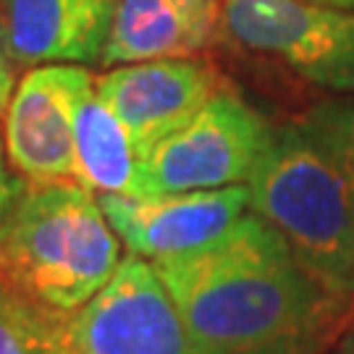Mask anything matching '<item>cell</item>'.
Returning <instances> with one entry per match:
<instances>
[{
  "mask_svg": "<svg viewBox=\"0 0 354 354\" xmlns=\"http://www.w3.org/2000/svg\"><path fill=\"white\" fill-rule=\"evenodd\" d=\"M115 0H0V42L13 68L100 66Z\"/></svg>",
  "mask_w": 354,
  "mask_h": 354,
  "instance_id": "10",
  "label": "cell"
},
{
  "mask_svg": "<svg viewBox=\"0 0 354 354\" xmlns=\"http://www.w3.org/2000/svg\"><path fill=\"white\" fill-rule=\"evenodd\" d=\"M74 160L79 187L95 194H137L140 155L118 115L97 92L89 68L74 89Z\"/></svg>",
  "mask_w": 354,
  "mask_h": 354,
  "instance_id": "12",
  "label": "cell"
},
{
  "mask_svg": "<svg viewBox=\"0 0 354 354\" xmlns=\"http://www.w3.org/2000/svg\"><path fill=\"white\" fill-rule=\"evenodd\" d=\"M3 299H6V297H3ZM6 302L11 304L13 313L21 320L29 354H76V349L71 346L68 336H66L61 315L26 310V307L11 302V299H6Z\"/></svg>",
  "mask_w": 354,
  "mask_h": 354,
  "instance_id": "14",
  "label": "cell"
},
{
  "mask_svg": "<svg viewBox=\"0 0 354 354\" xmlns=\"http://www.w3.org/2000/svg\"><path fill=\"white\" fill-rule=\"evenodd\" d=\"M223 32L330 92H354V11L310 0H223Z\"/></svg>",
  "mask_w": 354,
  "mask_h": 354,
  "instance_id": "5",
  "label": "cell"
},
{
  "mask_svg": "<svg viewBox=\"0 0 354 354\" xmlns=\"http://www.w3.org/2000/svg\"><path fill=\"white\" fill-rule=\"evenodd\" d=\"M247 187L250 210L289 241L317 279L354 297V189L299 121L273 127Z\"/></svg>",
  "mask_w": 354,
  "mask_h": 354,
  "instance_id": "3",
  "label": "cell"
},
{
  "mask_svg": "<svg viewBox=\"0 0 354 354\" xmlns=\"http://www.w3.org/2000/svg\"><path fill=\"white\" fill-rule=\"evenodd\" d=\"M24 178L13 171V165L8 163V152H6V140H3V127H0V231L6 226L8 215L13 213V207L19 205V200L26 192Z\"/></svg>",
  "mask_w": 354,
  "mask_h": 354,
  "instance_id": "15",
  "label": "cell"
},
{
  "mask_svg": "<svg viewBox=\"0 0 354 354\" xmlns=\"http://www.w3.org/2000/svg\"><path fill=\"white\" fill-rule=\"evenodd\" d=\"M194 354H326L354 315L266 218L247 210L197 250L150 260Z\"/></svg>",
  "mask_w": 354,
  "mask_h": 354,
  "instance_id": "1",
  "label": "cell"
},
{
  "mask_svg": "<svg viewBox=\"0 0 354 354\" xmlns=\"http://www.w3.org/2000/svg\"><path fill=\"white\" fill-rule=\"evenodd\" d=\"M76 354H194L150 260L129 252L84 307L61 315Z\"/></svg>",
  "mask_w": 354,
  "mask_h": 354,
  "instance_id": "6",
  "label": "cell"
},
{
  "mask_svg": "<svg viewBox=\"0 0 354 354\" xmlns=\"http://www.w3.org/2000/svg\"><path fill=\"white\" fill-rule=\"evenodd\" d=\"M310 3H320V6H330V8H344V11H354V0H310Z\"/></svg>",
  "mask_w": 354,
  "mask_h": 354,
  "instance_id": "19",
  "label": "cell"
},
{
  "mask_svg": "<svg viewBox=\"0 0 354 354\" xmlns=\"http://www.w3.org/2000/svg\"><path fill=\"white\" fill-rule=\"evenodd\" d=\"M326 354H354V330H349L346 336H342Z\"/></svg>",
  "mask_w": 354,
  "mask_h": 354,
  "instance_id": "18",
  "label": "cell"
},
{
  "mask_svg": "<svg viewBox=\"0 0 354 354\" xmlns=\"http://www.w3.org/2000/svg\"><path fill=\"white\" fill-rule=\"evenodd\" d=\"M0 354H29L21 320L3 297H0Z\"/></svg>",
  "mask_w": 354,
  "mask_h": 354,
  "instance_id": "16",
  "label": "cell"
},
{
  "mask_svg": "<svg viewBox=\"0 0 354 354\" xmlns=\"http://www.w3.org/2000/svg\"><path fill=\"white\" fill-rule=\"evenodd\" d=\"M13 87H16V68L8 61V55L3 50V42H0V113L6 111V105L11 100Z\"/></svg>",
  "mask_w": 354,
  "mask_h": 354,
  "instance_id": "17",
  "label": "cell"
},
{
  "mask_svg": "<svg viewBox=\"0 0 354 354\" xmlns=\"http://www.w3.org/2000/svg\"><path fill=\"white\" fill-rule=\"evenodd\" d=\"M87 66L29 68L6 105L3 140L13 171L26 184H79L74 160V89Z\"/></svg>",
  "mask_w": 354,
  "mask_h": 354,
  "instance_id": "7",
  "label": "cell"
},
{
  "mask_svg": "<svg viewBox=\"0 0 354 354\" xmlns=\"http://www.w3.org/2000/svg\"><path fill=\"white\" fill-rule=\"evenodd\" d=\"M299 124L336 160L354 189V100L315 105L299 118Z\"/></svg>",
  "mask_w": 354,
  "mask_h": 354,
  "instance_id": "13",
  "label": "cell"
},
{
  "mask_svg": "<svg viewBox=\"0 0 354 354\" xmlns=\"http://www.w3.org/2000/svg\"><path fill=\"white\" fill-rule=\"evenodd\" d=\"M223 87L218 68L200 55L113 66L97 76V92L129 131L140 160Z\"/></svg>",
  "mask_w": 354,
  "mask_h": 354,
  "instance_id": "9",
  "label": "cell"
},
{
  "mask_svg": "<svg viewBox=\"0 0 354 354\" xmlns=\"http://www.w3.org/2000/svg\"><path fill=\"white\" fill-rule=\"evenodd\" d=\"M223 29V0H115L102 68L194 58Z\"/></svg>",
  "mask_w": 354,
  "mask_h": 354,
  "instance_id": "11",
  "label": "cell"
},
{
  "mask_svg": "<svg viewBox=\"0 0 354 354\" xmlns=\"http://www.w3.org/2000/svg\"><path fill=\"white\" fill-rule=\"evenodd\" d=\"M121 260V239L95 192L29 184L0 231V297L68 315L113 279Z\"/></svg>",
  "mask_w": 354,
  "mask_h": 354,
  "instance_id": "2",
  "label": "cell"
},
{
  "mask_svg": "<svg viewBox=\"0 0 354 354\" xmlns=\"http://www.w3.org/2000/svg\"><path fill=\"white\" fill-rule=\"evenodd\" d=\"M273 127L234 89H218L197 113L140 160L137 194L247 184Z\"/></svg>",
  "mask_w": 354,
  "mask_h": 354,
  "instance_id": "4",
  "label": "cell"
},
{
  "mask_svg": "<svg viewBox=\"0 0 354 354\" xmlns=\"http://www.w3.org/2000/svg\"><path fill=\"white\" fill-rule=\"evenodd\" d=\"M97 197L115 236L142 260L197 250L228 231L250 210L247 184L223 189Z\"/></svg>",
  "mask_w": 354,
  "mask_h": 354,
  "instance_id": "8",
  "label": "cell"
}]
</instances>
